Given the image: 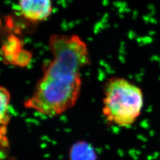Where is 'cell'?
<instances>
[{
	"label": "cell",
	"mask_w": 160,
	"mask_h": 160,
	"mask_svg": "<svg viewBox=\"0 0 160 160\" xmlns=\"http://www.w3.org/2000/svg\"><path fill=\"white\" fill-rule=\"evenodd\" d=\"M48 47L52 59L43 67V75L24 106L53 117L77 103L82 87L81 71L90 59L86 42L76 34H51Z\"/></svg>",
	"instance_id": "6da1fadb"
},
{
	"label": "cell",
	"mask_w": 160,
	"mask_h": 160,
	"mask_svg": "<svg viewBox=\"0 0 160 160\" xmlns=\"http://www.w3.org/2000/svg\"><path fill=\"white\" fill-rule=\"evenodd\" d=\"M143 105L142 90L129 80L114 77L106 81L102 112L110 123L120 127L131 126L141 114Z\"/></svg>",
	"instance_id": "7a4b0ae2"
},
{
	"label": "cell",
	"mask_w": 160,
	"mask_h": 160,
	"mask_svg": "<svg viewBox=\"0 0 160 160\" xmlns=\"http://www.w3.org/2000/svg\"><path fill=\"white\" fill-rule=\"evenodd\" d=\"M22 16L32 23L47 20L53 12L52 0H18Z\"/></svg>",
	"instance_id": "3957f363"
},
{
	"label": "cell",
	"mask_w": 160,
	"mask_h": 160,
	"mask_svg": "<svg viewBox=\"0 0 160 160\" xmlns=\"http://www.w3.org/2000/svg\"><path fill=\"white\" fill-rule=\"evenodd\" d=\"M23 41L16 34L8 35L3 42L1 48V55L3 62L14 65L20 53L24 49Z\"/></svg>",
	"instance_id": "277c9868"
},
{
	"label": "cell",
	"mask_w": 160,
	"mask_h": 160,
	"mask_svg": "<svg viewBox=\"0 0 160 160\" xmlns=\"http://www.w3.org/2000/svg\"><path fill=\"white\" fill-rule=\"evenodd\" d=\"M96 152L90 143L79 141L74 143L69 152V160H97Z\"/></svg>",
	"instance_id": "5b68a950"
},
{
	"label": "cell",
	"mask_w": 160,
	"mask_h": 160,
	"mask_svg": "<svg viewBox=\"0 0 160 160\" xmlns=\"http://www.w3.org/2000/svg\"><path fill=\"white\" fill-rule=\"evenodd\" d=\"M0 97H1V112H0V121H1V138L3 135L6 136L7 133V126L10 121V116L8 114L10 94L8 90L4 87H1L0 88Z\"/></svg>",
	"instance_id": "8992f818"
},
{
	"label": "cell",
	"mask_w": 160,
	"mask_h": 160,
	"mask_svg": "<svg viewBox=\"0 0 160 160\" xmlns=\"http://www.w3.org/2000/svg\"><path fill=\"white\" fill-rule=\"evenodd\" d=\"M32 52L26 49H24L16 60L14 63V66L18 67H25L28 66L32 61Z\"/></svg>",
	"instance_id": "52a82bcc"
}]
</instances>
